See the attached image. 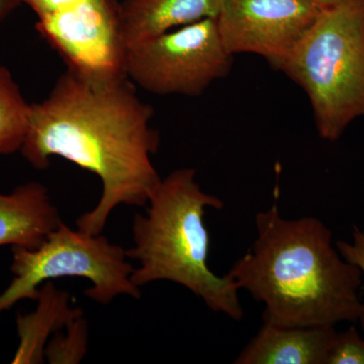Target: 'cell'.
<instances>
[{
	"label": "cell",
	"mask_w": 364,
	"mask_h": 364,
	"mask_svg": "<svg viewBox=\"0 0 364 364\" xmlns=\"http://www.w3.org/2000/svg\"><path fill=\"white\" fill-rule=\"evenodd\" d=\"M153 114L129 79L95 82L67 70L30 105L20 152L38 170L58 156L100 177V200L76 220L78 230L100 235L119 205L146 207L161 181L151 160L159 147Z\"/></svg>",
	"instance_id": "cell-1"
},
{
	"label": "cell",
	"mask_w": 364,
	"mask_h": 364,
	"mask_svg": "<svg viewBox=\"0 0 364 364\" xmlns=\"http://www.w3.org/2000/svg\"><path fill=\"white\" fill-rule=\"evenodd\" d=\"M257 237L228 277L264 304L263 321L287 326L358 322L363 274L315 217L287 220L277 202L255 215Z\"/></svg>",
	"instance_id": "cell-2"
},
{
	"label": "cell",
	"mask_w": 364,
	"mask_h": 364,
	"mask_svg": "<svg viewBox=\"0 0 364 364\" xmlns=\"http://www.w3.org/2000/svg\"><path fill=\"white\" fill-rule=\"evenodd\" d=\"M146 207L145 214L134 218V245L127 249L129 259L139 262L132 272L134 284L176 282L214 312L240 321V289L227 274L218 277L208 265L210 237L205 210H222L221 198L203 191L195 169L181 168L159 181Z\"/></svg>",
	"instance_id": "cell-3"
},
{
	"label": "cell",
	"mask_w": 364,
	"mask_h": 364,
	"mask_svg": "<svg viewBox=\"0 0 364 364\" xmlns=\"http://www.w3.org/2000/svg\"><path fill=\"white\" fill-rule=\"evenodd\" d=\"M280 71L305 91L318 136L338 141L364 117V0L325 7Z\"/></svg>",
	"instance_id": "cell-4"
},
{
	"label": "cell",
	"mask_w": 364,
	"mask_h": 364,
	"mask_svg": "<svg viewBox=\"0 0 364 364\" xmlns=\"http://www.w3.org/2000/svg\"><path fill=\"white\" fill-rule=\"evenodd\" d=\"M11 284L0 294V317L23 299L36 301L40 287L63 277L90 280L85 296L109 305L119 296L141 298V289L132 282L134 267L127 249L107 237L72 230L63 222L48 235L39 247H13Z\"/></svg>",
	"instance_id": "cell-5"
},
{
	"label": "cell",
	"mask_w": 364,
	"mask_h": 364,
	"mask_svg": "<svg viewBox=\"0 0 364 364\" xmlns=\"http://www.w3.org/2000/svg\"><path fill=\"white\" fill-rule=\"evenodd\" d=\"M232 58L215 18H208L129 48L127 73L155 95L198 97L226 77Z\"/></svg>",
	"instance_id": "cell-6"
},
{
	"label": "cell",
	"mask_w": 364,
	"mask_h": 364,
	"mask_svg": "<svg viewBox=\"0 0 364 364\" xmlns=\"http://www.w3.org/2000/svg\"><path fill=\"white\" fill-rule=\"evenodd\" d=\"M36 30L68 69L95 82L129 79L117 0H83L38 18Z\"/></svg>",
	"instance_id": "cell-7"
},
{
	"label": "cell",
	"mask_w": 364,
	"mask_h": 364,
	"mask_svg": "<svg viewBox=\"0 0 364 364\" xmlns=\"http://www.w3.org/2000/svg\"><path fill=\"white\" fill-rule=\"evenodd\" d=\"M325 7L318 0H223L215 21L232 56L257 55L280 70Z\"/></svg>",
	"instance_id": "cell-8"
},
{
	"label": "cell",
	"mask_w": 364,
	"mask_h": 364,
	"mask_svg": "<svg viewBox=\"0 0 364 364\" xmlns=\"http://www.w3.org/2000/svg\"><path fill=\"white\" fill-rule=\"evenodd\" d=\"M335 326H287L263 321L236 364H326Z\"/></svg>",
	"instance_id": "cell-9"
},
{
	"label": "cell",
	"mask_w": 364,
	"mask_h": 364,
	"mask_svg": "<svg viewBox=\"0 0 364 364\" xmlns=\"http://www.w3.org/2000/svg\"><path fill=\"white\" fill-rule=\"evenodd\" d=\"M44 184L28 181L0 193V247H39L61 223Z\"/></svg>",
	"instance_id": "cell-10"
},
{
	"label": "cell",
	"mask_w": 364,
	"mask_h": 364,
	"mask_svg": "<svg viewBox=\"0 0 364 364\" xmlns=\"http://www.w3.org/2000/svg\"><path fill=\"white\" fill-rule=\"evenodd\" d=\"M223 0H124L119 4L127 49L173 28L217 18Z\"/></svg>",
	"instance_id": "cell-11"
},
{
	"label": "cell",
	"mask_w": 364,
	"mask_h": 364,
	"mask_svg": "<svg viewBox=\"0 0 364 364\" xmlns=\"http://www.w3.org/2000/svg\"><path fill=\"white\" fill-rule=\"evenodd\" d=\"M70 299V294L60 291L53 282H45L40 287L35 310L25 315L18 314L16 317L20 341L11 363H45L46 347L53 335L83 315L81 309L72 308Z\"/></svg>",
	"instance_id": "cell-12"
},
{
	"label": "cell",
	"mask_w": 364,
	"mask_h": 364,
	"mask_svg": "<svg viewBox=\"0 0 364 364\" xmlns=\"http://www.w3.org/2000/svg\"><path fill=\"white\" fill-rule=\"evenodd\" d=\"M30 105L11 72L0 65V156L20 151L28 127Z\"/></svg>",
	"instance_id": "cell-13"
},
{
	"label": "cell",
	"mask_w": 364,
	"mask_h": 364,
	"mask_svg": "<svg viewBox=\"0 0 364 364\" xmlns=\"http://www.w3.org/2000/svg\"><path fill=\"white\" fill-rule=\"evenodd\" d=\"M87 320L79 316L61 331L53 335L45 350V360L51 364H75L82 361L88 349Z\"/></svg>",
	"instance_id": "cell-14"
},
{
	"label": "cell",
	"mask_w": 364,
	"mask_h": 364,
	"mask_svg": "<svg viewBox=\"0 0 364 364\" xmlns=\"http://www.w3.org/2000/svg\"><path fill=\"white\" fill-rule=\"evenodd\" d=\"M326 364H364V338L355 328L337 332Z\"/></svg>",
	"instance_id": "cell-15"
},
{
	"label": "cell",
	"mask_w": 364,
	"mask_h": 364,
	"mask_svg": "<svg viewBox=\"0 0 364 364\" xmlns=\"http://www.w3.org/2000/svg\"><path fill=\"white\" fill-rule=\"evenodd\" d=\"M336 247L342 257L358 267L364 277V229L354 226L352 230V240L337 241ZM358 322L364 332V306Z\"/></svg>",
	"instance_id": "cell-16"
},
{
	"label": "cell",
	"mask_w": 364,
	"mask_h": 364,
	"mask_svg": "<svg viewBox=\"0 0 364 364\" xmlns=\"http://www.w3.org/2000/svg\"><path fill=\"white\" fill-rule=\"evenodd\" d=\"M37 14L38 18L47 16L64 7L72 6L83 0H21Z\"/></svg>",
	"instance_id": "cell-17"
},
{
	"label": "cell",
	"mask_w": 364,
	"mask_h": 364,
	"mask_svg": "<svg viewBox=\"0 0 364 364\" xmlns=\"http://www.w3.org/2000/svg\"><path fill=\"white\" fill-rule=\"evenodd\" d=\"M21 4V0H0V23Z\"/></svg>",
	"instance_id": "cell-18"
},
{
	"label": "cell",
	"mask_w": 364,
	"mask_h": 364,
	"mask_svg": "<svg viewBox=\"0 0 364 364\" xmlns=\"http://www.w3.org/2000/svg\"><path fill=\"white\" fill-rule=\"evenodd\" d=\"M318 1H320L323 6H332V4H336L339 0H318Z\"/></svg>",
	"instance_id": "cell-19"
}]
</instances>
